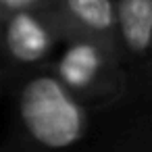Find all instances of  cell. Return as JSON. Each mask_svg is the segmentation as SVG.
<instances>
[{
  "instance_id": "5",
  "label": "cell",
  "mask_w": 152,
  "mask_h": 152,
  "mask_svg": "<svg viewBox=\"0 0 152 152\" xmlns=\"http://www.w3.org/2000/svg\"><path fill=\"white\" fill-rule=\"evenodd\" d=\"M46 11L63 42L88 40L115 46L117 0H52Z\"/></svg>"
},
{
  "instance_id": "4",
  "label": "cell",
  "mask_w": 152,
  "mask_h": 152,
  "mask_svg": "<svg viewBox=\"0 0 152 152\" xmlns=\"http://www.w3.org/2000/svg\"><path fill=\"white\" fill-rule=\"evenodd\" d=\"M115 46L129 88H152V0H117Z\"/></svg>"
},
{
  "instance_id": "6",
  "label": "cell",
  "mask_w": 152,
  "mask_h": 152,
  "mask_svg": "<svg viewBox=\"0 0 152 152\" xmlns=\"http://www.w3.org/2000/svg\"><path fill=\"white\" fill-rule=\"evenodd\" d=\"M52 0H0V15L9 17L21 11H40V9H48Z\"/></svg>"
},
{
  "instance_id": "1",
  "label": "cell",
  "mask_w": 152,
  "mask_h": 152,
  "mask_svg": "<svg viewBox=\"0 0 152 152\" xmlns=\"http://www.w3.org/2000/svg\"><path fill=\"white\" fill-rule=\"evenodd\" d=\"M15 108L23 135L40 150L65 152L90 133L92 110L54 77L50 67L23 75Z\"/></svg>"
},
{
  "instance_id": "3",
  "label": "cell",
  "mask_w": 152,
  "mask_h": 152,
  "mask_svg": "<svg viewBox=\"0 0 152 152\" xmlns=\"http://www.w3.org/2000/svg\"><path fill=\"white\" fill-rule=\"evenodd\" d=\"M61 42L46 9L21 11L0 23V52L9 67L25 75L44 69Z\"/></svg>"
},
{
  "instance_id": "2",
  "label": "cell",
  "mask_w": 152,
  "mask_h": 152,
  "mask_svg": "<svg viewBox=\"0 0 152 152\" xmlns=\"http://www.w3.org/2000/svg\"><path fill=\"white\" fill-rule=\"evenodd\" d=\"M50 71L88 108L115 102L129 90L119 52L108 44L88 40L65 42Z\"/></svg>"
},
{
  "instance_id": "7",
  "label": "cell",
  "mask_w": 152,
  "mask_h": 152,
  "mask_svg": "<svg viewBox=\"0 0 152 152\" xmlns=\"http://www.w3.org/2000/svg\"><path fill=\"white\" fill-rule=\"evenodd\" d=\"M0 23H2V15H0Z\"/></svg>"
}]
</instances>
